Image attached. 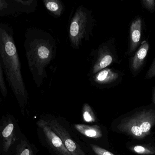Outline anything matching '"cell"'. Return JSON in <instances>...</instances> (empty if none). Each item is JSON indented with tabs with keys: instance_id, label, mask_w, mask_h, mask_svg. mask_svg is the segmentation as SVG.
Wrapping results in <instances>:
<instances>
[{
	"instance_id": "cell-1",
	"label": "cell",
	"mask_w": 155,
	"mask_h": 155,
	"mask_svg": "<svg viewBox=\"0 0 155 155\" xmlns=\"http://www.w3.org/2000/svg\"><path fill=\"white\" fill-rule=\"evenodd\" d=\"M24 48L29 70L40 88L47 78L46 68L56 56L57 43L51 34L41 29L29 28L25 35Z\"/></svg>"
},
{
	"instance_id": "cell-2",
	"label": "cell",
	"mask_w": 155,
	"mask_h": 155,
	"mask_svg": "<svg viewBox=\"0 0 155 155\" xmlns=\"http://www.w3.org/2000/svg\"><path fill=\"white\" fill-rule=\"evenodd\" d=\"M0 62L4 75L17 101L26 104L28 93L21 72L14 30L9 25L0 22Z\"/></svg>"
},
{
	"instance_id": "cell-3",
	"label": "cell",
	"mask_w": 155,
	"mask_h": 155,
	"mask_svg": "<svg viewBox=\"0 0 155 155\" xmlns=\"http://www.w3.org/2000/svg\"><path fill=\"white\" fill-rule=\"evenodd\" d=\"M95 22L92 10L83 5L78 7L69 25V39L73 48L79 49L83 41L90 40Z\"/></svg>"
},
{
	"instance_id": "cell-4",
	"label": "cell",
	"mask_w": 155,
	"mask_h": 155,
	"mask_svg": "<svg viewBox=\"0 0 155 155\" xmlns=\"http://www.w3.org/2000/svg\"><path fill=\"white\" fill-rule=\"evenodd\" d=\"M91 66L89 77L114 63H120L115 39L111 38L102 43L90 54Z\"/></svg>"
},
{
	"instance_id": "cell-5",
	"label": "cell",
	"mask_w": 155,
	"mask_h": 155,
	"mask_svg": "<svg viewBox=\"0 0 155 155\" xmlns=\"http://www.w3.org/2000/svg\"><path fill=\"white\" fill-rule=\"evenodd\" d=\"M54 132L61 138L64 146L71 155H85L80 145L69 132L67 126L60 118L51 117L46 119Z\"/></svg>"
},
{
	"instance_id": "cell-6",
	"label": "cell",
	"mask_w": 155,
	"mask_h": 155,
	"mask_svg": "<svg viewBox=\"0 0 155 155\" xmlns=\"http://www.w3.org/2000/svg\"><path fill=\"white\" fill-rule=\"evenodd\" d=\"M37 6L36 0H0V17L29 14L35 12Z\"/></svg>"
},
{
	"instance_id": "cell-7",
	"label": "cell",
	"mask_w": 155,
	"mask_h": 155,
	"mask_svg": "<svg viewBox=\"0 0 155 155\" xmlns=\"http://www.w3.org/2000/svg\"><path fill=\"white\" fill-rule=\"evenodd\" d=\"M123 74L119 70L106 68L89 77L90 83L100 89L111 88L120 84L123 80Z\"/></svg>"
},
{
	"instance_id": "cell-8",
	"label": "cell",
	"mask_w": 155,
	"mask_h": 155,
	"mask_svg": "<svg viewBox=\"0 0 155 155\" xmlns=\"http://www.w3.org/2000/svg\"><path fill=\"white\" fill-rule=\"evenodd\" d=\"M38 124L44 136L45 146L53 155H71L46 120H41Z\"/></svg>"
},
{
	"instance_id": "cell-9",
	"label": "cell",
	"mask_w": 155,
	"mask_h": 155,
	"mask_svg": "<svg viewBox=\"0 0 155 155\" xmlns=\"http://www.w3.org/2000/svg\"><path fill=\"white\" fill-rule=\"evenodd\" d=\"M149 47V42L144 40L142 42L134 55L129 59V68L134 77L140 73L144 66Z\"/></svg>"
},
{
	"instance_id": "cell-10",
	"label": "cell",
	"mask_w": 155,
	"mask_h": 155,
	"mask_svg": "<svg viewBox=\"0 0 155 155\" xmlns=\"http://www.w3.org/2000/svg\"><path fill=\"white\" fill-rule=\"evenodd\" d=\"M143 33V21L140 17H137L131 22L129 30V42L127 55L132 56L141 45Z\"/></svg>"
},
{
	"instance_id": "cell-11",
	"label": "cell",
	"mask_w": 155,
	"mask_h": 155,
	"mask_svg": "<svg viewBox=\"0 0 155 155\" xmlns=\"http://www.w3.org/2000/svg\"><path fill=\"white\" fill-rule=\"evenodd\" d=\"M75 129L84 136L94 139L101 138L103 136V133L98 126L86 125L84 124H75Z\"/></svg>"
},
{
	"instance_id": "cell-12",
	"label": "cell",
	"mask_w": 155,
	"mask_h": 155,
	"mask_svg": "<svg viewBox=\"0 0 155 155\" xmlns=\"http://www.w3.org/2000/svg\"><path fill=\"white\" fill-rule=\"evenodd\" d=\"M43 2L47 10L56 17H60L64 12L65 7L61 1L43 0Z\"/></svg>"
},
{
	"instance_id": "cell-13",
	"label": "cell",
	"mask_w": 155,
	"mask_h": 155,
	"mask_svg": "<svg viewBox=\"0 0 155 155\" xmlns=\"http://www.w3.org/2000/svg\"><path fill=\"white\" fill-rule=\"evenodd\" d=\"M83 116L85 121L87 123L95 122L94 115L92 109L87 104H84L83 107Z\"/></svg>"
},
{
	"instance_id": "cell-14",
	"label": "cell",
	"mask_w": 155,
	"mask_h": 155,
	"mask_svg": "<svg viewBox=\"0 0 155 155\" xmlns=\"http://www.w3.org/2000/svg\"><path fill=\"white\" fill-rule=\"evenodd\" d=\"M4 77V75L0 62V91L3 96L5 97L8 93V91Z\"/></svg>"
},
{
	"instance_id": "cell-15",
	"label": "cell",
	"mask_w": 155,
	"mask_h": 155,
	"mask_svg": "<svg viewBox=\"0 0 155 155\" xmlns=\"http://www.w3.org/2000/svg\"><path fill=\"white\" fill-rule=\"evenodd\" d=\"M90 146L93 152L96 155H115L96 145L90 144Z\"/></svg>"
},
{
	"instance_id": "cell-16",
	"label": "cell",
	"mask_w": 155,
	"mask_h": 155,
	"mask_svg": "<svg viewBox=\"0 0 155 155\" xmlns=\"http://www.w3.org/2000/svg\"><path fill=\"white\" fill-rule=\"evenodd\" d=\"M144 8L151 13L155 11V1L154 0H143L141 2Z\"/></svg>"
},
{
	"instance_id": "cell-17",
	"label": "cell",
	"mask_w": 155,
	"mask_h": 155,
	"mask_svg": "<svg viewBox=\"0 0 155 155\" xmlns=\"http://www.w3.org/2000/svg\"><path fill=\"white\" fill-rule=\"evenodd\" d=\"M152 122L150 120L147 119H144L142 122V124L140 126V128L142 130L143 133L145 134L149 132L152 127Z\"/></svg>"
},
{
	"instance_id": "cell-18",
	"label": "cell",
	"mask_w": 155,
	"mask_h": 155,
	"mask_svg": "<svg viewBox=\"0 0 155 155\" xmlns=\"http://www.w3.org/2000/svg\"><path fill=\"white\" fill-rule=\"evenodd\" d=\"M155 77V58L149 67L148 71L147 72L145 76L146 79H150Z\"/></svg>"
},
{
	"instance_id": "cell-19",
	"label": "cell",
	"mask_w": 155,
	"mask_h": 155,
	"mask_svg": "<svg viewBox=\"0 0 155 155\" xmlns=\"http://www.w3.org/2000/svg\"><path fill=\"white\" fill-rule=\"evenodd\" d=\"M14 125L12 124H9L4 129L2 132V135L4 137H7L11 135L13 131Z\"/></svg>"
},
{
	"instance_id": "cell-20",
	"label": "cell",
	"mask_w": 155,
	"mask_h": 155,
	"mask_svg": "<svg viewBox=\"0 0 155 155\" xmlns=\"http://www.w3.org/2000/svg\"><path fill=\"white\" fill-rule=\"evenodd\" d=\"M134 150L135 152L139 153H145L146 151V149L143 147L140 146H137L134 147Z\"/></svg>"
},
{
	"instance_id": "cell-21",
	"label": "cell",
	"mask_w": 155,
	"mask_h": 155,
	"mask_svg": "<svg viewBox=\"0 0 155 155\" xmlns=\"http://www.w3.org/2000/svg\"><path fill=\"white\" fill-rule=\"evenodd\" d=\"M21 155H31V151L29 149H25L23 151Z\"/></svg>"
},
{
	"instance_id": "cell-22",
	"label": "cell",
	"mask_w": 155,
	"mask_h": 155,
	"mask_svg": "<svg viewBox=\"0 0 155 155\" xmlns=\"http://www.w3.org/2000/svg\"><path fill=\"white\" fill-rule=\"evenodd\" d=\"M153 101L155 103V86L153 87Z\"/></svg>"
}]
</instances>
